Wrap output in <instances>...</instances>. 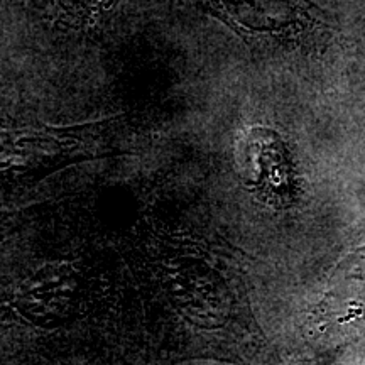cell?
<instances>
[{
	"mask_svg": "<svg viewBox=\"0 0 365 365\" xmlns=\"http://www.w3.org/2000/svg\"><path fill=\"white\" fill-rule=\"evenodd\" d=\"M215 11L245 36L284 41L308 38L327 27V14L312 0H212Z\"/></svg>",
	"mask_w": 365,
	"mask_h": 365,
	"instance_id": "cell-1",
	"label": "cell"
},
{
	"mask_svg": "<svg viewBox=\"0 0 365 365\" xmlns=\"http://www.w3.org/2000/svg\"><path fill=\"white\" fill-rule=\"evenodd\" d=\"M78 289L80 276L71 264H44L21 282L14 303L27 322L41 328H56L71 317Z\"/></svg>",
	"mask_w": 365,
	"mask_h": 365,
	"instance_id": "cell-2",
	"label": "cell"
}]
</instances>
